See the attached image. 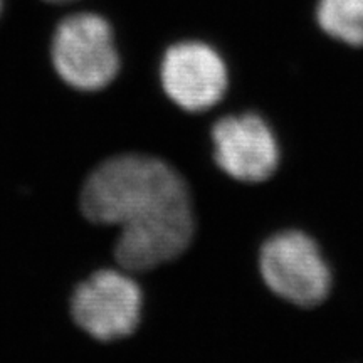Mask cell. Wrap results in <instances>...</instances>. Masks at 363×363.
<instances>
[{"label":"cell","instance_id":"cell-5","mask_svg":"<svg viewBox=\"0 0 363 363\" xmlns=\"http://www.w3.org/2000/svg\"><path fill=\"white\" fill-rule=\"evenodd\" d=\"M162 84L175 104L187 111H203L220 101L227 89L222 57L203 43L172 45L162 61Z\"/></svg>","mask_w":363,"mask_h":363},{"label":"cell","instance_id":"cell-4","mask_svg":"<svg viewBox=\"0 0 363 363\" xmlns=\"http://www.w3.org/2000/svg\"><path fill=\"white\" fill-rule=\"evenodd\" d=\"M261 274L278 296L315 306L330 291V269L315 240L298 230L276 234L261 251Z\"/></svg>","mask_w":363,"mask_h":363},{"label":"cell","instance_id":"cell-2","mask_svg":"<svg viewBox=\"0 0 363 363\" xmlns=\"http://www.w3.org/2000/svg\"><path fill=\"white\" fill-rule=\"evenodd\" d=\"M51 56L59 78L79 91L106 88L120 71L111 26L93 12L74 13L56 27Z\"/></svg>","mask_w":363,"mask_h":363},{"label":"cell","instance_id":"cell-9","mask_svg":"<svg viewBox=\"0 0 363 363\" xmlns=\"http://www.w3.org/2000/svg\"><path fill=\"white\" fill-rule=\"evenodd\" d=\"M48 2H54V4H62V2H69V0H48Z\"/></svg>","mask_w":363,"mask_h":363},{"label":"cell","instance_id":"cell-10","mask_svg":"<svg viewBox=\"0 0 363 363\" xmlns=\"http://www.w3.org/2000/svg\"><path fill=\"white\" fill-rule=\"evenodd\" d=\"M0 11H2V0H0Z\"/></svg>","mask_w":363,"mask_h":363},{"label":"cell","instance_id":"cell-3","mask_svg":"<svg viewBox=\"0 0 363 363\" xmlns=\"http://www.w3.org/2000/svg\"><path fill=\"white\" fill-rule=\"evenodd\" d=\"M142 289L128 271L101 269L72 293L71 313L89 337L111 342L133 333L142 316Z\"/></svg>","mask_w":363,"mask_h":363},{"label":"cell","instance_id":"cell-7","mask_svg":"<svg viewBox=\"0 0 363 363\" xmlns=\"http://www.w3.org/2000/svg\"><path fill=\"white\" fill-rule=\"evenodd\" d=\"M115 257L128 272L148 271L179 257L194 234L192 207L120 227Z\"/></svg>","mask_w":363,"mask_h":363},{"label":"cell","instance_id":"cell-1","mask_svg":"<svg viewBox=\"0 0 363 363\" xmlns=\"http://www.w3.org/2000/svg\"><path fill=\"white\" fill-rule=\"evenodd\" d=\"M190 207L187 185L169 163L128 153L103 162L84 182L81 208L94 224L130 225Z\"/></svg>","mask_w":363,"mask_h":363},{"label":"cell","instance_id":"cell-8","mask_svg":"<svg viewBox=\"0 0 363 363\" xmlns=\"http://www.w3.org/2000/svg\"><path fill=\"white\" fill-rule=\"evenodd\" d=\"M316 19L333 39L348 45H363V0H320Z\"/></svg>","mask_w":363,"mask_h":363},{"label":"cell","instance_id":"cell-6","mask_svg":"<svg viewBox=\"0 0 363 363\" xmlns=\"http://www.w3.org/2000/svg\"><path fill=\"white\" fill-rule=\"evenodd\" d=\"M212 140L217 165L235 180L262 182L278 167V143L257 115L222 118L212 130Z\"/></svg>","mask_w":363,"mask_h":363}]
</instances>
